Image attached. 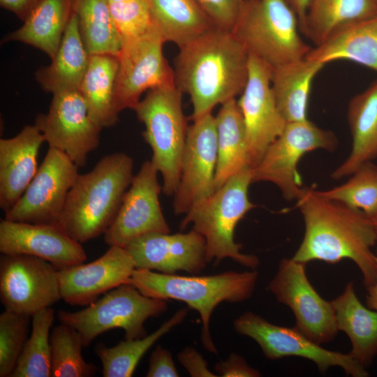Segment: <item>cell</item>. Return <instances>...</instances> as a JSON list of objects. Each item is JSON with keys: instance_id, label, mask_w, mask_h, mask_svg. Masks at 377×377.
Here are the masks:
<instances>
[{"instance_id": "1", "label": "cell", "mask_w": 377, "mask_h": 377, "mask_svg": "<svg viewBox=\"0 0 377 377\" xmlns=\"http://www.w3.org/2000/svg\"><path fill=\"white\" fill-rule=\"evenodd\" d=\"M304 222L303 239L292 258L306 264L311 260L337 263L353 260L360 269L367 289L377 276L371 248L377 242V228L362 211L303 188L296 200Z\"/></svg>"}, {"instance_id": "2", "label": "cell", "mask_w": 377, "mask_h": 377, "mask_svg": "<svg viewBox=\"0 0 377 377\" xmlns=\"http://www.w3.org/2000/svg\"><path fill=\"white\" fill-rule=\"evenodd\" d=\"M179 49L175 84L190 97L193 121L242 94L249 53L232 31L214 27Z\"/></svg>"}, {"instance_id": "3", "label": "cell", "mask_w": 377, "mask_h": 377, "mask_svg": "<svg viewBox=\"0 0 377 377\" xmlns=\"http://www.w3.org/2000/svg\"><path fill=\"white\" fill-rule=\"evenodd\" d=\"M133 160L116 152L79 174L69 191L59 226L82 244L105 233L133 178Z\"/></svg>"}, {"instance_id": "4", "label": "cell", "mask_w": 377, "mask_h": 377, "mask_svg": "<svg viewBox=\"0 0 377 377\" xmlns=\"http://www.w3.org/2000/svg\"><path fill=\"white\" fill-rule=\"evenodd\" d=\"M258 279V273L255 269L184 276L135 269L126 283L132 284L147 297L183 302L195 310L202 320V346L209 353L217 354L209 329L214 310L222 302L239 303L249 300Z\"/></svg>"}, {"instance_id": "5", "label": "cell", "mask_w": 377, "mask_h": 377, "mask_svg": "<svg viewBox=\"0 0 377 377\" xmlns=\"http://www.w3.org/2000/svg\"><path fill=\"white\" fill-rule=\"evenodd\" d=\"M252 169L249 167L231 177L203 202L185 214L180 229L192 224V230L205 239L207 263L215 265L225 258L255 269L258 258L241 252L235 242V229L239 221L255 207L249 198V188L252 182Z\"/></svg>"}, {"instance_id": "6", "label": "cell", "mask_w": 377, "mask_h": 377, "mask_svg": "<svg viewBox=\"0 0 377 377\" xmlns=\"http://www.w3.org/2000/svg\"><path fill=\"white\" fill-rule=\"evenodd\" d=\"M287 0H244L232 32L252 55L272 70L306 57L312 47L300 35Z\"/></svg>"}, {"instance_id": "7", "label": "cell", "mask_w": 377, "mask_h": 377, "mask_svg": "<svg viewBox=\"0 0 377 377\" xmlns=\"http://www.w3.org/2000/svg\"><path fill=\"white\" fill-rule=\"evenodd\" d=\"M182 92L176 84L148 91L133 110L144 125L142 137L152 151L151 163L163 178L162 191L174 195L188 126L182 108Z\"/></svg>"}, {"instance_id": "8", "label": "cell", "mask_w": 377, "mask_h": 377, "mask_svg": "<svg viewBox=\"0 0 377 377\" xmlns=\"http://www.w3.org/2000/svg\"><path fill=\"white\" fill-rule=\"evenodd\" d=\"M166 302L147 297L132 284L124 283L80 311L59 310L57 316L60 323L76 330L87 347L98 336L114 328L124 331L125 339L145 337V321L163 313Z\"/></svg>"}, {"instance_id": "9", "label": "cell", "mask_w": 377, "mask_h": 377, "mask_svg": "<svg viewBox=\"0 0 377 377\" xmlns=\"http://www.w3.org/2000/svg\"><path fill=\"white\" fill-rule=\"evenodd\" d=\"M337 145L333 132L317 126L309 119L288 122L258 165L252 169V182L272 183L286 200H297L304 188L297 169L301 158L316 149L333 151Z\"/></svg>"}, {"instance_id": "10", "label": "cell", "mask_w": 377, "mask_h": 377, "mask_svg": "<svg viewBox=\"0 0 377 377\" xmlns=\"http://www.w3.org/2000/svg\"><path fill=\"white\" fill-rule=\"evenodd\" d=\"M233 327L239 334L254 340L265 357L269 360L294 356L313 362L322 374L332 367H339L348 376H369L367 368L349 353H343L325 349L295 327L277 325L260 315L246 311L235 319Z\"/></svg>"}, {"instance_id": "11", "label": "cell", "mask_w": 377, "mask_h": 377, "mask_svg": "<svg viewBox=\"0 0 377 377\" xmlns=\"http://www.w3.org/2000/svg\"><path fill=\"white\" fill-rule=\"evenodd\" d=\"M165 43L153 26L142 36L121 44L114 96L118 113L133 110L145 91L175 84L174 70L163 54Z\"/></svg>"}, {"instance_id": "12", "label": "cell", "mask_w": 377, "mask_h": 377, "mask_svg": "<svg viewBox=\"0 0 377 377\" xmlns=\"http://www.w3.org/2000/svg\"><path fill=\"white\" fill-rule=\"evenodd\" d=\"M305 265L292 258L282 259L268 287L278 302L293 311L295 327L323 345L333 341L339 331L334 309L311 284Z\"/></svg>"}, {"instance_id": "13", "label": "cell", "mask_w": 377, "mask_h": 377, "mask_svg": "<svg viewBox=\"0 0 377 377\" xmlns=\"http://www.w3.org/2000/svg\"><path fill=\"white\" fill-rule=\"evenodd\" d=\"M78 168L65 153L49 147L34 179L4 219L59 226Z\"/></svg>"}, {"instance_id": "14", "label": "cell", "mask_w": 377, "mask_h": 377, "mask_svg": "<svg viewBox=\"0 0 377 377\" xmlns=\"http://www.w3.org/2000/svg\"><path fill=\"white\" fill-rule=\"evenodd\" d=\"M52 95L48 112L37 114L34 125L49 147L63 151L82 168L99 146L102 128L91 117L79 90Z\"/></svg>"}, {"instance_id": "15", "label": "cell", "mask_w": 377, "mask_h": 377, "mask_svg": "<svg viewBox=\"0 0 377 377\" xmlns=\"http://www.w3.org/2000/svg\"><path fill=\"white\" fill-rule=\"evenodd\" d=\"M0 299L5 309L32 316L61 299L58 269L27 254L0 257Z\"/></svg>"}, {"instance_id": "16", "label": "cell", "mask_w": 377, "mask_h": 377, "mask_svg": "<svg viewBox=\"0 0 377 377\" xmlns=\"http://www.w3.org/2000/svg\"><path fill=\"white\" fill-rule=\"evenodd\" d=\"M248 77L237 100L246 137L248 165L255 168L287 122L280 113L272 89V69L249 54Z\"/></svg>"}, {"instance_id": "17", "label": "cell", "mask_w": 377, "mask_h": 377, "mask_svg": "<svg viewBox=\"0 0 377 377\" xmlns=\"http://www.w3.org/2000/svg\"><path fill=\"white\" fill-rule=\"evenodd\" d=\"M188 126L174 194L176 214H186L215 191L217 144L215 116L207 114Z\"/></svg>"}, {"instance_id": "18", "label": "cell", "mask_w": 377, "mask_h": 377, "mask_svg": "<svg viewBox=\"0 0 377 377\" xmlns=\"http://www.w3.org/2000/svg\"><path fill=\"white\" fill-rule=\"evenodd\" d=\"M158 173L151 161H146L133 176L113 222L103 234L109 246L124 248L146 234L170 232L159 202L162 186Z\"/></svg>"}, {"instance_id": "19", "label": "cell", "mask_w": 377, "mask_h": 377, "mask_svg": "<svg viewBox=\"0 0 377 377\" xmlns=\"http://www.w3.org/2000/svg\"><path fill=\"white\" fill-rule=\"evenodd\" d=\"M124 249L135 268L172 274L184 271L197 274L207 263L205 238L191 230L188 232H151L128 243Z\"/></svg>"}, {"instance_id": "20", "label": "cell", "mask_w": 377, "mask_h": 377, "mask_svg": "<svg viewBox=\"0 0 377 377\" xmlns=\"http://www.w3.org/2000/svg\"><path fill=\"white\" fill-rule=\"evenodd\" d=\"M135 269L133 258L124 247L111 246L92 262L58 270L61 299L73 306H87L126 283Z\"/></svg>"}, {"instance_id": "21", "label": "cell", "mask_w": 377, "mask_h": 377, "mask_svg": "<svg viewBox=\"0 0 377 377\" xmlns=\"http://www.w3.org/2000/svg\"><path fill=\"white\" fill-rule=\"evenodd\" d=\"M0 252L36 256L58 270L83 263L87 257L81 243L59 226L6 219L0 221Z\"/></svg>"}, {"instance_id": "22", "label": "cell", "mask_w": 377, "mask_h": 377, "mask_svg": "<svg viewBox=\"0 0 377 377\" xmlns=\"http://www.w3.org/2000/svg\"><path fill=\"white\" fill-rule=\"evenodd\" d=\"M36 125L15 136L0 139V207L6 213L20 198L36 175L38 155L45 142Z\"/></svg>"}, {"instance_id": "23", "label": "cell", "mask_w": 377, "mask_h": 377, "mask_svg": "<svg viewBox=\"0 0 377 377\" xmlns=\"http://www.w3.org/2000/svg\"><path fill=\"white\" fill-rule=\"evenodd\" d=\"M348 121L353 139L351 151L332 172L333 179L351 175L362 164L377 157V79L350 100Z\"/></svg>"}, {"instance_id": "24", "label": "cell", "mask_w": 377, "mask_h": 377, "mask_svg": "<svg viewBox=\"0 0 377 377\" xmlns=\"http://www.w3.org/2000/svg\"><path fill=\"white\" fill-rule=\"evenodd\" d=\"M89 57L80 31L77 17L73 13L57 54L50 65L36 71V80L43 91L52 94L78 90Z\"/></svg>"}, {"instance_id": "25", "label": "cell", "mask_w": 377, "mask_h": 377, "mask_svg": "<svg viewBox=\"0 0 377 377\" xmlns=\"http://www.w3.org/2000/svg\"><path fill=\"white\" fill-rule=\"evenodd\" d=\"M331 302L338 329L346 334L351 343L349 353L367 368L377 355V311L361 303L353 281Z\"/></svg>"}, {"instance_id": "26", "label": "cell", "mask_w": 377, "mask_h": 377, "mask_svg": "<svg viewBox=\"0 0 377 377\" xmlns=\"http://www.w3.org/2000/svg\"><path fill=\"white\" fill-rule=\"evenodd\" d=\"M306 57L325 65L349 60L377 72V15L338 30Z\"/></svg>"}, {"instance_id": "27", "label": "cell", "mask_w": 377, "mask_h": 377, "mask_svg": "<svg viewBox=\"0 0 377 377\" xmlns=\"http://www.w3.org/2000/svg\"><path fill=\"white\" fill-rule=\"evenodd\" d=\"M324 66L305 57L272 70V91L277 108L287 123L308 119L312 82Z\"/></svg>"}, {"instance_id": "28", "label": "cell", "mask_w": 377, "mask_h": 377, "mask_svg": "<svg viewBox=\"0 0 377 377\" xmlns=\"http://www.w3.org/2000/svg\"><path fill=\"white\" fill-rule=\"evenodd\" d=\"M73 13L72 0H41L23 25L5 36L1 42L31 45L52 59Z\"/></svg>"}, {"instance_id": "29", "label": "cell", "mask_w": 377, "mask_h": 377, "mask_svg": "<svg viewBox=\"0 0 377 377\" xmlns=\"http://www.w3.org/2000/svg\"><path fill=\"white\" fill-rule=\"evenodd\" d=\"M118 66L117 55L90 54L87 69L78 89L91 117L102 129L112 127L119 121L114 104Z\"/></svg>"}, {"instance_id": "30", "label": "cell", "mask_w": 377, "mask_h": 377, "mask_svg": "<svg viewBox=\"0 0 377 377\" xmlns=\"http://www.w3.org/2000/svg\"><path fill=\"white\" fill-rule=\"evenodd\" d=\"M217 163L215 191L248 165L247 142L237 99L223 103L215 116Z\"/></svg>"}, {"instance_id": "31", "label": "cell", "mask_w": 377, "mask_h": 377, "mask_svg": "<svg viewBox=\"0 0 377 377\" xmlns=\"http://www.w3.org/2000/svg\"><path fill=\"white\" fill-rule=\"evenodd\" d=\"M153 25L179 48L216 27L196 0H147Z\"/></svg>"}, {"instance_id": "32", "label": "cell", "mask_w": 377, "mask_h": 377, "mask_svg": "<svg viewBox=\"0 0 377 377\" xmlns=\"http://www.w3.org/2000/svg\"><path fill=\"white\" fill-rule=\"evenodd\" d=\"M377 15V0H311L302 33L316 46L338 30Z\"/></svg>"}, {"instance_id": "33", "label": "cell", "mask_w": 377, "mask_h": 377, "mask_svg": "<svg viewBox=\"0 0 377 377\" xmlns=\"http://www.w3.org/2000/svg\"><path fill=\"white\" fill-rule=\"evenodd\" d=\"M188 313L186 308L177 311L157 330L136 339H125L108 347L103 343L96 345L94 351L102 365L104 377L132 376L140 360L147 350L173 327L181 324Z\"/></svg>"}, {"instance_id": "34", "label": "cell", "mask_w": 377, "mask_h": 377, "mask_svg": "<svg viewBox=\"0 0 377 377\" xmlns=\"http://www.w3.org/2000/svg\"><path fill=\"white\" fill-rule=\"evenodd\" d=\"M72 6L89 53L118 55L121 41L108 0H72Z\"/></svg>"}, {"instance_id": "35", "label": "cell", "mask_w": 377, "mask_h": 377, "mask_svg": "<svg viewBox=\"0 0 377 377\" xmlns=\"http://www.w3.org/2000/svg\"><path fill=\"white\" fill-rule=\"evenodd\" d=\"M54 310L43 309L31 316V332L10 377H50L51 371L50 329Z\"/></svg>"}, {"instance_id": "36", "label": "cell", "mask_w": 377, "mask_h": 377, "mask_svg": "<svg viewBox=\"0 0 377 377\" xmlns=\"http://www.w3.org/2000/svg\"><path fill=\"white\" fill-rule=\"evenodd\" d=\"M52 377H90L96 367L86 362L82 355L84 347L81 337L73 327L60 323L50 337Z\"/></svg>"}, {"instance_id": "37", "label": "cell", "mask_w": 377, "mask_h": 377, "mask_svg": "<svg viewBox=\"0 0 377 377\" xmlns=\"http://www.w3.org/2000/svg\"><path fill=\"white\" fill-rule=\"evenodd\" d=\"M344 184L317 191L326 198L362 211L369 218L377 213V166L371 161L362 164Z\"/></svg>"}, {"instance_id": "38", "label": "cell", "mask_w": 377, "mask_h": 377, "mask_svg": "<svg viewBox=\"0 0 377 377\" xmlns=\"http://www.w3.org/2000/svg\"><path fill=\"white\" fill-rule=\"evenodd\" d=\"M31 316L5 309L0 315V376L10 377L28 339Z\"/></svg>"}, {"instance_id": "39", "label": "cell", "mask_w": 377, "mask_h": 377, "mask_svg": "<svg viewBox=\"0 0 377 377\" xmlns=\"http://www.w3.org/2000/svg\"><path fill=\"white\" fill-rule=\"evenodd\" d=\"M121 44L147 33L154 25L147 0H126L110 6Z\"/></svg>"}, {"instance_id": "40", "label": "cell", "mask_w": 377, "mask_h": 377, "mask_svg": "<svg viewBox=\"0 0 377 377\" xmlns=\"http://www.w3.org/2000/svg\"><path fill=\"white\" fill-rule=\"evenodd\" d=\"M213 24L232 31L244 0H196Z\"/></svg>"}, {"instance_id": "41", "label": "cell", "mask_w": 377, "mask_h": 377, "mask_svg": "<svg viewBox=\"0 0 377 377\" xmlns=\"http://www.w3.org/2000/svg\"><path fill=\"white\" fill-rule=\"evenodd\" d=\"M214 369L221 377H259L260 372L251 367L241 355L231 353L225 360L217 362Z\"/></svg>"}, {"instance_id": "42", "label": "cell", "mask_w": 377, "mask_h": 377, "mask_svg": "<svg viewBox=\"0 0 377 377\" xmlns=\"http://www.w3.org/2000/svg\"><path fill=\"white\" fill-rule=\"evenodd\" d=\"M147 377H177L179 374L175 367L172 353L161 346H157L151 353Z\"/></svg>"}, {"instance_id": "43", "label": "cell", "mask_w": 377, "mask_h": 377, "mask_svg": "<svg viewBox=\"0 0 377 377\" xmlns=\"http://www.w3.org/2000/svg\"><path fill=\"white\" fill-rule=\"evenodd\" d=\"M179 363L192 377H216V373L208 368L207 362L193 347L184 348L177 356Z\"/></svg>"}, {"instance_id": "44", "label": "cell", "mask_w": 377, "mask_h": 377, "mask_svg": "<svg viewBox=\"0 0 377 377\" xmlns=\"http://www.w3.org/2000/svg\"><path fill=\"white\" fill-rule=\"evenodd\" d=\"M41 0H0L1 6L14 13L22 22L31 15Z\"/></svg>"}, {"instance_id": "45", "label": "cell", "mask_w": 377, "mask_h": 377, "mask_svg": "<svg viewBox=\"0 0 377 377\" xmlns=\"http://www.w3.org/2000/svg\"><path fill=\"white\" fill-rule=\"evenodd\" d=\"M287 1L298 18L300 31L302 33L306 14L311 0H287Z\"/></svg>"}, {"instance_id": "46", "label": "cell", "mask_w": 377, "mask_h": 377, "mask_svg": "<svg viewBox=\"0 0 377 377\" xmlns=\"http://www.w3.org/2000/svg\"><path fill=\"white\" fill-rule=\"evenodd\" d=\"M375 258L377 265V250L376 254L375 255ZM367 292L368 294L366 300L367 306L369 309L377 311V276L374 284L367 288Z\"/></svg>"}, {"instance_id": "47", "label": "cell", "mask_w": 377, "mask_h": 377, "mask_svg": "<svg viewBox=\"0 0 377 377\" xmlns=\"http://www.w3.org/2000/svg\"><path fill=\"white\" fill-rule=\"evenodd\" d=\"M125 1H126V0H108V3H109V6H112V5H115V4H117V3H121V2Z\"/></svg>"}, {"instance_id": "48", "label": "cell", "mask_w": 377, "mask_h": 377, "mask_svg": "<svg viewBox=\"0 0 377 377\" xmlns=\"http://www.w3.org/2000/svg\"><path fill=\"white\" fill-rule=\"evenodd\" d=\"M370 219H371V221H373V223H374V225L377 228V213Z\"/></svg>"}]
</instances>
